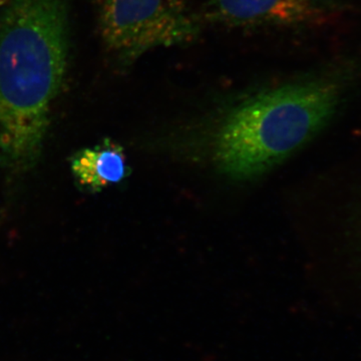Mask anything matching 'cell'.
Wrapping results in <instances>:
<instances>
[{"mask_svg":"<svg viewBox=\"0 0 361 361\" xmlns=\"http://www.w3.org/2000/svg\"><path fill=\"white\" fill-rule=\"evenodd\" d=\"M71 0H0V163L39 161L49 111L65 84Z\"/></svg>","mask_w":361,"mask_h":361,"instance_id":"obj_1","label":"cell"},{"mask_svg":"<svg viewBox=\"0 0 361 361\" xmlns=\"http://www.w3.org/2000/svg\"><path fill=\"white\" fill-rule=\"evenodd\" d=\"M348 78L325 73L263 90L239 104L217 135L215 159L238 179L262 174L310 141L331 121Z\"/></svg>","mask_w":361,"mask_h":361,"instance_id":"obj_2","label":"cell"},{"mask_svg":"<svg viewBox=\"0 0 361 361\" xmlns=\"http://www.w3.org/2000/svg\"><path fill=\"white\" fill-rule=\"evenodd\" d=\"M97 11L102 42L121 68L156 49L192 44L201 33L191 0H97Z\"/></svg>","mask_w":361,"mask_h":361,"instance_id":"obj_3","label":"cell"},{"mask_svg":"<svg viewBox=\"0 0 361 361\" xmlns=\"http://www.w3.org/2000/svg\"><path fill=\"white\" fill-rule=\"evenodd\" d=\"M338 0H209L205 18L231 28L317 25L336 13Z\"/></svg>","mask_w":361,"mask_h":361,"instance_id":"obj_4","label":"cell"},{"mask_svg":"<svg viewBox=\"0 0 361 361\" xmlns=\"http://www.w3.org/2000/svg\"><path fill=\"white\" fill-rule=\"evenodd\" d=\"M71 170L78 183L92 192L118 184L129 175L123 149L109 140L78 153L73 158Z\"/></svg>","mask_w":361,"mask_h":361,"instance_id":"obj_5","label":"cell"},{"mask_svg":"<svg viewBox=\"0 0 361 361\" xmlns=\"http://www.w3.org/2000/svg\"><path fill=\"white\" fill-rule=\"evenodd\" d=\"M348 220L345 221V246L351 257L361 265V197L349 210Z\"/></svg>","mask_w":361,"mask_h":361,"instance_id":"obj_6","label":"cell"}]
</instances>
